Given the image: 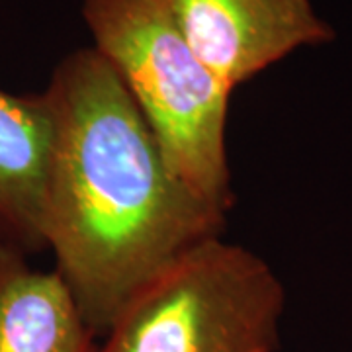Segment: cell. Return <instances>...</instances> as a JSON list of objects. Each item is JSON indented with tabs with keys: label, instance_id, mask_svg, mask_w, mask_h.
I'll return each instance as SVG.
<instances>
[{
	"label": "cell",
	"instance_id": "cell-1",
	"mask_svg": "<svg viewBox=\"0 0 352 352\" xmlns=\"http://www.w3.org/2000/svg\"><path fill=\"white\" fill-rule=\"evenodd\" d=\"M45 239L88 329L108 335L151 282L227 214L168 166L135 100L94 47L55 67Z\"/></svg>",
	"mask_w": 352,
	"mask_h": 352
},
{
	"label": "cell",
	"instance_id": "cell-2",
	"mask_svg": "<svg viewBox=\"0 0 352 352\" xmlns=\"http://www.w3.org/2000/svg\"><path fill=\"white\" fill-rule=\"evenodd\" d=\"M82 16L168 166L227 214L235 201L226 147L231 90L196 57L166 0H82Z\"/></svg>",
	"mask_w": 352,
	"mask_h": 352
},
{
	"label": "cell",
	"instance_id": "cell-3",
	"mask_svg": "<svg viewBox=\"0 0 352 352\" xmlns=\"http://www.w3.org/2000/svg\"><path fill=\"white\" fill-rule=\"evenodd\" d=\"M284 305L258 254L214 237L131 300L100 352H276Z\"/></svg>",
	"mask_w": 352,
	"mask_h": 352
},
{
	"label": "cell",
	"instance_id": "cell-4",
	"mask_svg": "<svg viewBox=\"0 0 352 352\" xmlns=\"http://www.w3.org/2000/svg\"><path fill=\"white\" fill-rule=\"evenodd\" d=\"M204 67L227 88L249 82L302 47L335 39L311 0H166Z\"/></svg>",
	"mask_w": 352,
	"mask_h": 352
},
{
	"label": "cell",
	"instance_id": "cell-5",
	"mask_svg": "<svg viewBox=\"0 0 352 352\" xmlns=\"http://www.w3.org/2000/svg\"><path fill=\"white\" fill-rule=\"evenodd\" d=\"M55 110L47 92L0 90V239L28 256L47 249L45 208Z\"/></svg>",
	"mask_w": 352,
	"mask_h": 352
},
{
	"label": "cell",
	"instance_id": "cell-6",
	"mask_svg": "<svg viewBox=\"0 0 352 352\" xmlns=\"http://www.w3.org/2000/svg\"><path fill=\"white\" fill-rule=\"evenodd\" d=\"M0 352H100L57 270L0 239Z\"/></svg>",
	"mask_w": 352,
	"mask_h": 352
}]
</instances>
